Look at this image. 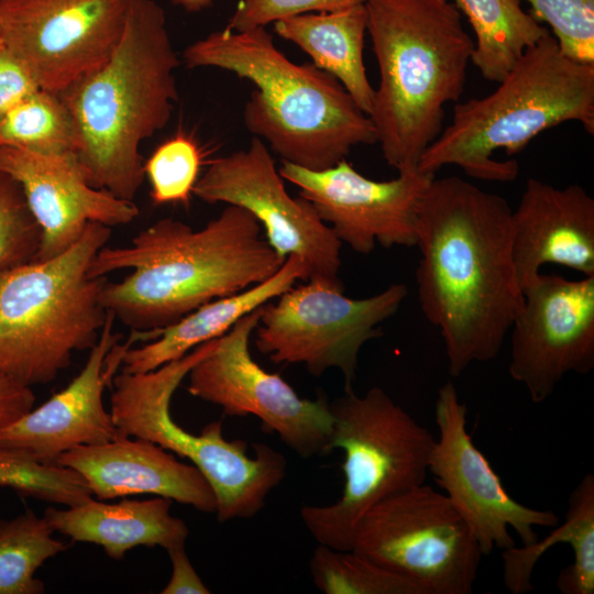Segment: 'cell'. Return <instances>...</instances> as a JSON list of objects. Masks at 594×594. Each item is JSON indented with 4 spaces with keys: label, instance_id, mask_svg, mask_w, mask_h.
Segmentation results:
<instances>
[{
    "label": "cell",
    "instance_id": "cell-1",
    "mask_svg": "<svg viewBox=\"0 0 594 594\" xmlns=\"http://www.w3.org/2000/svg\"><path fill=\"white\" fill-rule=\"evenodd\" d=\"M512 212L499 195L457 176L435 177L420 202L418 299L453 377L497 358L524 305Z\"/></svg>",
    "mask_w": 594,
    "mask_h": 594
},
{
    "label": "cell",
    "instance_id": "cell-2",
    "mask_svg": "<svg viewBox=\"0 0 594 594\" xmlns=\"http://www.w3.org/2000/svg\"><path fill=\"white\" fill-rule=\"evenodd\" d=\"M262 234L257 219L233 205L199 230L163 218L127 245L106 244L90 262L88 274L106 277L131 271L120 282H105L101 304L133 332L156 330L275 274L286 258Z\"/></svg>",
    "mask_w": 594,
    "mask_h": 594
},
{
    "label": "cell",
    "instance_id": "cell-3",
    "mask_svg": "<svg viewBox=\"0 0 594 594\" xmlns=\"http://www.w3.org/2000/svg\"><path fill=\"white\" fill-rule=\"evenodd\" d=\"M178 66L164 9L154 0H130L110 57L58 94L73 117L75 156L90 185L133 201L145 178L140 145L169 121Z\"/></svg>",
    "mask_w": 594,
    "mask_h": 594
},
{
    "label": "cell",
    "instance_id": "cell-4",
    "mask_svg": "<svg viewBox=\"0 0 594 594\" xmlns=\"http://www.w3.org/2000/svg\"><path fill=\"white\" fill-rule=\"evenodd\" d=\"M182 57L188 68H219L254 85L244 125L284 162L322 170L354 146L376 143L370 117L340 81L314 64L290 61L263 26L215 31Z\"/></svg>",
    "mask_w": 594,
    "mask_h": 594
},
{
    "label": "cell",
    "instance_id": "cell-5",
    "mask_svg": "<svg viewBox=\"0 0 594 594\" xmlns=\"http://www.w3.org/2000/svg\"><path fill=\"white\" fill-rule=\"evenodd\" d=\"M366 32L380 70L369 114L386 163L417 166L463 94L474 40L449 0H367Z\"/></svg>",
    "mask_w": 594,
    "mask_h": 594
},
{
    "label": "cell",
    "instance_id": "cell-6",
    "mask_svg": "<svg viewBox=\"0 0 594 594\" xmlns=\"http://www.w3.org/2000/svg\"><path fill=\"white\" fill-rule=\"evenodd\" d=\"M568 121L594 134V64L569 58L549 33L521 55L492 94L454 106L452 122L417 167L436 175L457 165L473 178L513 182L518 163L496 161L494 153H520L541 132Z\"/></svg>",
    "mask_w": 594,
    "mask_h": 594
},
{
    "label": "cell",
    "instance_id": "cell-7",
    "mask_svg": "<svg viewBox=\"0 0 594 594\" xmlns=\"http://www.w3.org/2000/svg\"><path fill=\"white\" fill-rule=\"evenodd\" d=\"M110 238V227L89 222L63 253L0 272V376L29 387L50 383L74 352L97 343L108 316L106 279L88 268Z\"/></svg>",
    "mask_w": 594,
    "mask_h": 594
},
{
    "label": "cell",
    "instance_id": "cell-8",
    "mask_svg": "<svg viewBox=\"0 0 594 594\" xmlns=\"http://www.w3.org/2000/svg\"><path fill=\"white\" fill-rule=\"evenodd\" d=\"M218 339L156 370L116 375L110 413L122 437L148 440L190 460L213 491L218 521L227 522L252 518L263 509L268 494L285 477L286 460L264 443H255L254 457L249 455L245 441L223 437L220 420L194 435L172 418L175 391L191 367L216 348Z\"/></svg>",
    "mask_w": 594,
    "mask_h": 594
},
{
    "label": "cell",
    "instance_id": "cell-9",
    "mask_svg": "<svg viewBox=\"0 0 594 594\" xmlns=\"http://www.w3.org/2000/svg\"><path fill=\"white\" fill-rule=\"evenodd\" d=\"M330 408V451L344 452L342 494L330 505L301 507L300 518L318 544L351 550L370 508L425 483L436 439L380 387L364 395L345 387Z\"/></svg>",
    "mask_w": 594,
    "mask_h": 594
},
{
    "label": "cell",
    "instance_id": "cell-10",
    "mask_svg": "<svg viewBox=\"0 0 594 594\" xmlns=\"http://www.w3.org/2000/svg\"><path fill=\"white\" fill-rule=\"evenodd\" d=\"M353 551L415 583L422 594H470L482 549L449 498L426 483L370 508Z\"/></svg>",
    "mask_w": 594,
    "mask_h": 594
},
{
    "label": "cell",
    "instance_id": "cell-11",
    "mask_svg": "<svg viewBox=\"0 0 594 594\" xmlns=\"http://www.w3.org/2000/svg\"><path fill=\"white\" fill-rule=\"evenodd\" d=\"M407 293L405 284H393L354 299L343 285L308 279L262 306L255 345L273 363L300 364L314 376L338 369L350 387L362 346L382 334L381 323L397 312Z\"/></svg>",
    "mask_w": 594,
    "mask_h": 594
},
{
    "label": "cell",
    "instance_id": "cell-12",
    "mask_svg": "<svg viewBox=\"0 0 594 594\" xmlns=\"http://www.w3.org/2000/svg\"><path fill=\"white\" fill-rule=\"evenodd\" d=\"M261 307L235 322L216 348L188 372V393L219 406L228 416L257 417L302 459L330 452L333 417L327 397H299L279 374L252 358L250 338Z\"/></svg>",
    "mask_w": 594,
    "mask_h": 594
},
{
    "label": "cell",
    "instance_id": "cell-13",
    "mask_svg": "<svg viewBox=\"0 0 594 594\" xmlns=\"http://www.w3.org/2000/svg\"><path fill=\"white\" fill-rule=\"evenodd\" d=\"M193 194L208 204L246 209L279 257L298 256L308 279L342 285L338 276L342 243L311 202L288 194L268 146L258 138L252 136L246 148L210 161Z\"/></svg>",
    "mask_w": 594,
    "mask_h": 594
},
{
    "label": "cell",
    "instance_id": "cell-14",
    "mask_svg": "<svg viewBox=\"0 0 594 594\" xmlns=\"http://www.w3.org/2000/svg\"><path fill=\"white\" fill-rule=\"evenodd\" d=\"M130 0H0L2 44L41 89L61 94L114 51Z\"/></svg>",
    "mask_w": 594,
    "mask_h": 594
},
{
    "label": "cell",
    "instance_id": "cell-15",
    "mask_svg": "<svg viewBox=\"0 0 594 594\" xmlns=\"http://www.w3.org/2000/svg\"><path fill=\"white\" fill-rule=\"evenodd\" d=\"M468 409L452 382L443 384L435 406L439 437L431 451L430 472L474 534L483 556L516 546L513 529L522 544L538 539L536 527L553 528L559 516L514 499L466 428Z\"/></svg>",
    "mask_w": 594,
    "mask_h": 594
},
{
    "label": "cell",
    "instance_id": "cell-16",
    "mask_svg": "<svg viewBox=\"0 0 594 594\" xmlns=\"http://www.w3.org/2000/svg\"><path fill=\"white\" fill-rule=\"evenodd\" d=\"M522 293L509 330L508 372L540 404L565 375L594 367V276L573 280L540 273Z\"/></svg>",
    "mask_w": 594,
    "mask_h": 594
},
{
    "label": "cell",
    "instance_id": "cell-17",
    "mask_svg": "<svg viewBox=\"0 0 594 594\" xmlns=\"http://www.w3.org/2000/svg\"><path fill=\"white\" fill-rule=\"evenodd\" d=\"M278 172L299 188L339 241L361 254H370L376 242L416 246L419 206L436 177L413 166L399 169L396 178L373 180L346 158L322 170L282 161Z\"/></svg>",
    "mask_w": 594,
    "mask_h": 594
},
{
    "label": "cell",
    "instance_id": "cell-18",
    "mask_svg": "<svg viewBox=\"0 0 594 594\" xmlns=\"http://www.w3.org/2000/svg\"><path fill=\"white\" fill-rule=\"evenodd\" d=\"M0 170L21 185L42 230L35 260L63 253L81 237L89 222L112 228L139 216L133 201L90 185L74 154H44L0 145Z\"/></svg>",
    "mask_w": 594,
    "mask_h": 594
},
{
    "label": "cell",
    "instance_id": "cell-19",
    "mask_svg": "<svg viewBox=\"0 0 594 594\" xmlns=\"http://www.w3.org/2000/svg\"><path fill=\"white\" fill-rule=\"evenodd\" d=\"M114 320L108 311L84 367L65 388L0 429V446L24 451L42 463L56 464L61 454L76 447L122 437L103 404L105 388L116 374L106 363L118 339L112 331Z\"/></svg>",
    "mask_w": 594,
    "mask_h": 594
},
{
    "label": "cell",
    "instance_id": "cell-20",
    "mask_svg": "<svg viewBox=\"0 0 594 594\" xmlns=\"http://www.w3.org/2000/svg\"><path fill=\"white\" fill-rule=\"evenodd\" d=\"M55 463L77 472L101 501L153 494L202 513H216L213 491L201 472L145 439L119 437L79 446L61 454Z\"/></svg>",
    "mask_w": 594,
    "mask_h": 594
},
{
    "label": "cell",
    "instance_id": "cell-21",
    "mask_svg": "<svg viewBox=\"0 0 594 594\" xmlns=\"http://www.w3.org/2000/svg\"><path fill=\"white\" fill-rule=\"evenodd\" d=\"M512 222L513 256L521 289L546 264L594 276V199L580 185L558 188L529 178Z\"/></svg>",
    "mask_w": 594,
    "mask_h": 594
},
{
    "label": "cell",
    "instance_id": "cell-22",
    "mask_svg": "<svg viewBox=\"0 0 594 594\" xmlns=\"http://www.w3.org/2000/svg\"><path fill=\"white\" fill-rule=\"evenodd\" d=\"M298 279H308L306 264L288 255L279 270L262 283L239 293L211 300L167 327L133 332L122 354L124 373H145L183 358L198 345L222 337L242 317L278 297Z\"/></svg>",
    "mask_w": 594,
    "mask_h": 594
},
{
    "label": "cell",
    "instance_id": "cell-23",
    "mask_svg": "<svg viewBox=\"0 0 594 594\" xmlns=\"http://www.w3.org/2000/svg\"><path fill=\"white\" fill-rule=\"evenodd\" d=\"M172 499L95 501L47 507L44 518L54 531L74 541L101 546L107 556L120 560L136 547H162L166 551L185 546L189 530L183 519L170 515Z\"/></svg>",
    "mask_w": 594,
    "mask_h": 594
},
{
    "label": "cell",
    "instance_id": "cell-24",
    "mask_svg": "<svg viewBox=\"0 0 594 594\" xmlns=\"http://www.w3.org/2000/svg\"><path fill=\"white\" fill-rule=\"evenodd\" d=\"M273 24L278 36L296 44L315 66L337 78L360 109L370 114L375 89L363 59L365 3L332 12L293 15Z\"/></svg>",
    "mask_w": 594,
    "mask_h": 594
},
{
    "label": "cell",
    "instance_id": "cell-25",
    "mask_svg": "<svg viewBox=\"0 0 594 594\" xmlns=\"http://www.w3.org/2000/svg\"><path fill=\"white\" fill-rule=\"evenodd\" d=\"M566 543L573 550V561L562 569L556 586L562 594L594 593V475L586 473L568 499V510L561 525L543 539L503 551V582L512 594L534 590L531 576L539 559L554 544Z\"/></svg>",
    "mask_w": 594,
    "mask_h": 594
},
{
    "label": "cell",
    "instance_id": "cell-26",
    "mask_svg": "<svg viewBox=\"0 0 594 594\" xmlns=\"http://www.w3.org/2000/svg\"><path fill=\"white\" fill-rule=\"evenodd\" d=\"M475 34L472 64L483 78L499 82L521 55L550 32L520 0H454Z\"/></svg>",
    "mask_w": 594,
    "mask_h": 594
},
{
    "label": "cell",
    "instance_id": "cell-27",
    "mask_svg": "<svg viewBox=\"0 0 594 594\" xmlns=\"http://www.w3.org/2000/svg\"><path fill=\"white\" fill-rule=\"evenodd\" d=\"M54 530L32 510L0 520V594H41L44 584L34 576L50 558L67 549Z\"/></svg>",
    "mask_w": 594,
    "mask_h": 594
},
{
    "label": "cell",
    "instance_id": "cell-28",
    "mask_svg": "<svg viewBox=\"0 0 594 594\" xmlns=\"http://www.w3.org/2000/svg\"><path fill=\"white\" fill-rule=\"evenodd\" d=\"M77 134L61 95L40 89L0 119V145L44 154H74Z\"/></svg>",
    "mask_w": 594,
    "mask_h": 594
},
{
    "label": "cell",
    "instance_id": "cell-29",
    "mask_svg": "<svg viewBox=\"0 0 594 594\" xmlns=\"http://www.w3.org/2000/svg\"><path fill=\"white\" fill-rule=\"evenodd\" d=\"M309 570L315 586L324 594H422L408 579L353 550L318 544Z\"/></svg>",
    "mask_w": 594,
    "mask_h": 594
},
{
    "label": "cell",
    "instance_id": "cell-30",
    "mask_svg": "<svg viewBox=\"0 0 594 594\" xmlns=\"http://www.w3.org/2000/svg\"><path fill=\"white\" fill-rule=\"evenodd\" d=\"M0 486L22 496L65 506L92 497L84 479L74 470L45 464L29 453L0 446Z\"/></svg>",
    "mask_w": 594,
    "mask_h": 594
},
{
    "label": "cell",
    "instance_id": "cell-31",
    "mask_svg": "<svg viewBox=\"0 0 594 594\" xmlns=\"http://www.w3.org/2000/svg\"><path fill=\"white\" fill-rule=\"evenodd\" d=\"M201 153L195 141L179 133L166 140L144 161L154 205H188L199 178Z\"/></svg>",
    "mask_w": 594,
    "mask_h": 594
},
{
    "label": "cell",
    "instance_id": "cell-32",
    "mask_svg": "<svg viewBox=\"0 0 594 594\" xmlns=\"http://www.w3.org/2000/svg\"><path fill=\"white\" fill-rule=\"evenodd\" d=\"M41 242L21 185L0 170V272L35 260Z\"/></svg>",
    "mask_w": 594,
    "mask_h": 594
},
{
    "label": "cell",
    "instance_id": "cell-33",
    "mask_svg": "<svg viewBox=\"0 0 594 594\" xmlns=\"http://www.w3.org/2000/svg\"><path fill=\"white\" fill-rule=\"evenodd\" d=\"M530 14L549 24L569 58L594 64V0H526Z\"/></svg>",
    "mask_w": 594,
    "mask_h": 594
},
{
    "label": "cell",
    "instance_id": "cell-34",
    "mask_svg": "<svg viewBox=\"0 0 594 594\" xmlns=\"http://www.w3.org/2000/svg\"><path fill=\"white\" fill-rule=\"evenodd\" d=\"M367 0H241L227 28L244 31L265 28L277 20L312 12H332Z\"/></svg>",
    "mask_w": 594,
    "mask_h": 594
},
{
    "label": "cell",
    "instance_id": "cell-35",
    "mask_svg": "<svg viewBox=\"0 0 594 594\" xmlns=\"http://www.w3.org/2000/svg\"><path fill=\"white\" fill-rule=\"evenodd\" d=\"M40 89L38 84L25 65L1 43L0 119Z\"/></svg>",
    "mask_w": 594,
    "mask_h": 594
},
{
    "label": "cell",
    "instance_id": "cell-36",
    "mask_svg": "<svg viewBox=\"0 0 594 594\" xmlns=\"http://www.w3.org/2000/svg\"><path fill=\"white\" fill-rule=\"evenodd\" d=\"M172 564V573L167 584L161 591L162 594H209L210 590L205 585L195 568L193 566L185 546L167 550Z\"/></svg>",
    "mask_w": 594,
    "mask_h": 594
},
{
    "label": "cell",
    "instance_id": "cell-37",
    "mask_svg": "<svg viewBox=\"0 0 594 594\" xmlns=\"http://www.w3.org/2000/svg\"><path fill=\"white\" fill-rule=\"evenodd\" d=\"M34 403L32 387L0 376V429L30 411Z\"/></svg>",
    "mask_w": 594,
    "mask_h": 594
},
{
    "label": "cell",
    "instance_id": "cell-38",
    "mask_svg": "<svg viewBox=\"0 0 594 594\" xmlns=\"http://www.w3.org/2000/svg\"><path fill=\"white\" fill-rule=\"evenodd\" d=\"M172 4L190 13L200 12L209 8L215 0H168Z\"/></svg>",
    "mask_w": 594,
    "mask_h": 594
},
{
    "label": "cell",
    "instance_id": "cell-39",
    "mask_svg": "<svg viewBox=\"0 0 594 594\" xmlns=\"http://www.w3.org/2000/svg\"><path fill=\"white\" fill-rule=\"evenodd\" d=\"M1 43H2V42H1V37H0V44H1Z\"/></svg>",
    "mask_w": 594,
    "mask_h": 594
}]
</instances>
